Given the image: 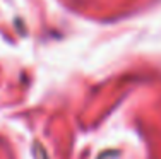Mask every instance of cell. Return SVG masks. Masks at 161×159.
<instances>
[{
  "label": "cell",
  "instance_id": "1",
  "mask_svg": "<svg viewBox=\"0 0 161 159\" xmlns=\"http://www.w3.org/2000/svg\"><path fill=\"white\" fill-rule=\"evenodd\" d=\"M33 152H34V159H48L47 151H45V147L41 146L40 142H34V146H33Z\"/></svg>",
  "mask_w": 161,
  "mask_h": 159
}]
</instances>
